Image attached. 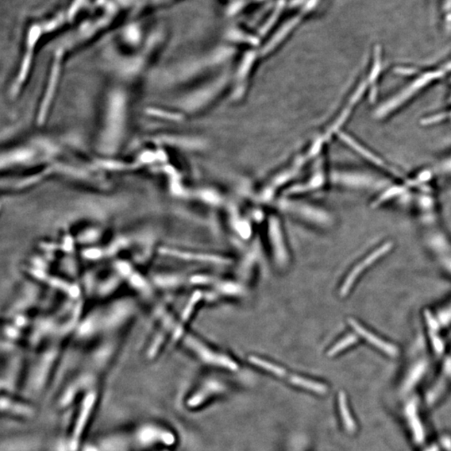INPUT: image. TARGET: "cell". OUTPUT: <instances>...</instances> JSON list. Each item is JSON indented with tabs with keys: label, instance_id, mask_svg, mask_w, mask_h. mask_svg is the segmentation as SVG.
<instances>
[{
	"label": "cell",
	"instance_id": "52a82bcc",
	"mask_svg": "<svg viewBox=\"0 0 451 451\" xmlns=\"http://www.w3.org/2000/svg\"><path fill=\"white\" fill-rule=\"evenodd\" d=\"M288 380L292 384L297 385V386L308 389V391L318 393V394L320 395L325 394L327 392V387L325 385L314 382V381L304 379V378L302 377L294 375L288 378Z\"/></svg>",
	"mask_w": 451,
	"mask_h": 451
},
{
	"label": "cell",
	"instance_id": "7a4b0ae2",
	"mask_svg": "<svg viewBox=\"0 0 451 451\" xmlns=\"http://www.w3.org/2000/svg\"><path fill=\"white\" fill-rule=\"evenodd\" d=\"M0 406H1L2 415L14 419H32L36 414V408L33 404L7 393H2Z\"/></svg>",
	"mask_w": 451,
	"mask_h": 451
},
{
	"label": "cell",
	"instance_id": "3957f363",
	"mask_svg": "<svg viewBox=\"0 0 451 451\" xmlns=\"http://www.w3.org/2000/svg\"><path fill=\"white\" fill-rule=\"evenodd\" d=\"M392 246L393 244L391 242H386V244H384L382 246H380L379 248L373 251V252L370 253L368 257H366L361 263L356 266V267L352 269V271L350 272L348 277H347L344 284H343L340 294L342 296H345L348 294L350 288L353 286L354 283L356 282L358 277L364 272V270L369 268V266H371L375 262L379 259V258L389 252L392 248Z\"/></svg>",
	"mask_w": 451,
	"mask_h": 451
},
{
	"label": "cell",
	"instance_id": "ba28073f",
	"mask_svg": "<svg viewBox=\"0 0 451 451\" xmlns=\"http://www.w3.org/2000/svg\"><path fill=\"white\" fill-rule=\"evenodd\" d=\"M249 361L251 363L255 365L258 366V367H260L263 369L267 370V371L272 373L273 375L277 376L286 377L288 375L286 370L282 367H279V366L270 363L268 361L262 360V358L255 356H250Z\"/></svg>",
	"mask_w": 451,
	"mask_h": 451
},
{
	"label": "cell",
	"instance_id": "30bf717a",
	"mask_svg": "<svg viewBox=\"0 0 451 451\" xmlns=\"http://www.w3.org/2000/svg\"><path fill=\"white\" fill-rule=\"evenodd\" d=\"M358 340V339L356 335L349 334L348 336L345 337V338H343L342 340L338 342L336 345H334L329 351V353H327V356L330 357L336 356V354L341 352L343 349L356 344Z\"/></svg>",
	"mask_w": 451,
	"mask_h": 451
},
{
	"label": "cell",
	"instance_id": "9c48e42d",
	"mask_svg": "<svg viewBox=\"0 0 451 451\" xmlns=\"http://www.w3.org/2000/svg\"><path fill=\"white\" fill-rule=\"evenodd\" d=\"M339 408H340V413L343 417V421L345 423L346 429L349 431L356 430V423L354 422L352 416L349 413L348 406H347V401L344 393H339L338 396Z\"/></svg>",
	"mask_w": 451,
	"mask_h": 451
},
{
	"label": "cell",
	"instance_id": "5b68a950",
	"mask_svg": "<svg viewBox=\"0 0 451 451\" xmlns=\"http://www.w3.org/2000/svg\"><path fill=\"white\" fill-rule=\"evenodd\" d=\"M349 325L353 327L354 330L356 331V333L360 334L361 337H363L366 341L369 342V344H371L373 346H375L376 348L380 349L383 351L385 354H389L391 356H395L398 354V349L396 347L389 344V343L383 340V339L380 338L376 336L375 334L370 332V331L365 329V327L358 323L356 320L349 319Z\"/></svg>",
	"mask_w": 451,
	"mask_h": 451
},
{
	"label": "cell",
	"instance_id": "277c9868",
	"mask_svg": "<svg viewBox=\"0 0 451 451\" xmlns=\"http://www.w3.org/2000/svg\"><path fill=\"white\" fill-rule=\"evenodd\" d=\"M187 341L188 342L189 346H190L192 349H194L195 352L198 354L204 361H206L207 363L222 366V367L232 370L238 369L237 365L235 364L233 360H231L229 357L211 352V350L207 349V347L204 346L203 344H200V343L198 340H196V339L189 337Z\"/></svg>",
	"mask_w": 451,
	"mask_h": 451
},
{
	"label": "cell",
	"instance_id": "8fae6325",
	"mask_svg": "<svg viewBox=\"0 0 451 451\" xmlns=\"http://www.w3.org/2000/svg\"><path fill=\"white\" fill-rule=\"evenodd\" d=\"M273 229L271 230V238L273 245L275 246V250L277 253V255L284 257L285 254L284 246L283 242L282 237H281V233L279 230L277 229L276 225L273 226Z\"/></svg>",
	"mask_w": 451,
	"mask_h": 451
},
{
	"label": "cell",
	"instance_id": "8992f818",
	"mask_svg": "<svg viewBox=\"0 0 451 451\" xmlns=\"http://www.w3.org/2000/svg\"><path fill=\"white\" fill-rule=\"evenodd\" d=\"M167 253L183 259L209 262V263L227 264V260L218 256L207 255V254H194L190 253L179 252V251L168 250Z\"/></svg>",
	"mask_w": 451,
	"mask_h": 451
},
{
	"label": "cell",
	"instance_id": "6da1fadb",
	"mask_svg": "<svg viewBox=\"0 0 451 451\" xmlns=\"http://www.w3.org/2000/svg\"><path fill=\"white\" fill-rule=\"evenodd\" d=\"M99 400L98 388L91 389L80 397V403L73 419L71 432L69 434L68 451H80L92 417Z\"/></svg>",
	"mask_w": 451,
	"mask_h": 451
}]
</instances>
